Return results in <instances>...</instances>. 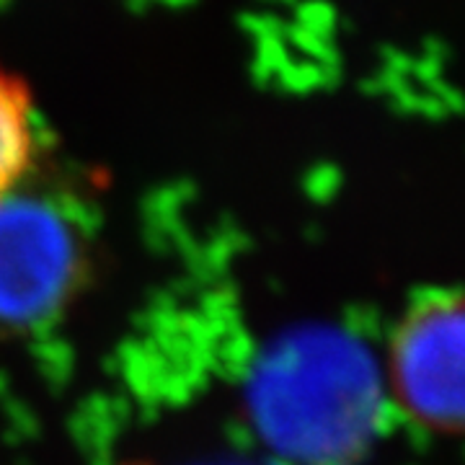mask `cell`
<instances>
[{"label": "cell", "instance_id": "cell-1", "mask_svg": "<svg viewBox=\"0 0 465 465\" xmlns=\"http://www.w3.org/2000/svg\"><path fill=\"white\" fill-rule=\"evenodd\" d=\"M269 367L259 416L280 448L302 455H333L360 437L367 416L362 367L339 344L292 347Z\"/></svg>", "mask_w": 465, "mask_h": 465}, {"label": "cell", "instance_id": "cell-2", "mask_svg": "<svg viewBox=\"0 0 465 465\" xmlns=\"http://www.w3.org/2000/svg\"><path fill=\"white\" fill-rule=\"evenodd\" d=\"M81 274V243L73 223L50 202L0 197V326L32 329L50 321Z\"/></svg>", "mask_w": 465, "mask_h": 465}, {"label": "cell", "instance_id": "cell-3", "mask_svg": "<svg viewBox=\"0 0 465 465\" xmlns=\"http://www.w3.org/2000/svg\"><path fill=\"white\" fill-rule=\"evenodd\" d=\"M463 302H419L401 323L391 349V388L409 419L440 432L463 424Z\"/></svg>", "mask_w": 465, "mask_h": 465}, {"label": "cell", "instance_id": "cell-4", "mask_svg": "<svg viewBox=\"0 0 465 465\" xmlns=\"http://www.w3.org/2000/svg\"><path fill=\"white\" fill-rule=\"evenodd\" d=\"M36 153V114L26 81L0 60V197L18 189Z\"/></svg>", "mask_w": 465, "mask_h": 465}]
</instances>
